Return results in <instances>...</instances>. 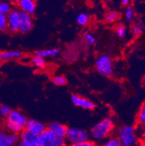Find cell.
Returning <instances> with one entry per match:
<instances>
[{
    "mask_svg": "<svg viewBox=\"0 0 145 146\" xmlns=\"http://www.w3.org/2000/svg\"><path fill=\"white\" fill-rule=\"evenodd\" d=\"M28 118L22 111L13 110L9 116L5 119V127L7 131L10 133L21 134L26 130Z\"/></svg>",
    "mask_w": 145,
    "mask_h": 146,
    "instance_id": "cell-1",
    "label": "cell"
},
{
    "mask_svg": "<svg viewBox=\"0 0 145 146\" xmlns=\"http://www.w3.org/2000/svg\"><path fill=\"white\" fill-rule=\"evenodd\" d=\"M115 129V123L113 119L107 117L93 126L90 132V136L97 143L107 140L111 136Z\"/></svg>",
    "mask_w": 145,
    "mask_h": 146,
    "instance_id": "cell-2",
    "label": "cell"
},
{
    "mask_svg": "<svg viewBox=\"0 0 145 146\" xmlns=\"http://www.w3.org/2000/svg\"><path fill=\"white\" fill-rule=\"evenodd\" d=\"M116 136L119 138L122 146H138L139 137L136 129L131 125H123L117 129Z\"/></svg>",
    "mask_w": 145,
    "mask_h": 146,
    "instance_id": "cell-3",
    "label": "cell"
},
{
    "mask_svg": "<svg viewBox=\"0 0 145 146\" xmlns=\"http://www.w3.org/2000/svg\"><path fill=\"white\" fill-rule=\"evenodd\" d=\"M40 140L42 146H66L67 140L66 137L60 136L46 129L40 135Z\"/></svg>",
    "mask_w": 145,
    "mask_h": 146,
    "instance_id": "cell-4",
    "label": "cell"
},
{
    "mask_svg": "<svg viewBox=\"0 0 145 146\" xmlns=\"http://www.w3.org/2000/svg\"><path fill=\"white\" fill-rule=\"evenodd\" d=\"M95 67L97 72L104 76H110L113 74V62L109 55H102L96 60Z\"/></svg>",
    "mask_w": 145,
    "mask_h": 146,
    "instance_id": "cell-5",
    "label": "cell"
},
{
    "mask_svg": "<svg viewBox=\"0 0 145 146\" xmlns=\"http://www.w3.org/2000/svg\"><path fill=\"white\" fill-rule=\"evenodd\" d=\"M90 134L81 128L70 127L68 128L66 135V139L69 144L71 143H79L89 140Z\"/></svg>",
    "mask_w": 145,
    "mask_h": 146,
    "instance_id": "cell-6",
    "label": "cell"
},
{
    "mask_svg": "<svg viewBox=\"0 0 145 146\" xmlns=\"http://www.w3.org/2000/svg\"><path fill=\"white\" fill-rule=\"evenodd\" d=\"M17 146H42L40 136L24 130L20 134V141Z\"/></svg>",
    "mask_w": 145,
    "mask_h": 146,
    "instance_id": "cell-7",
    "label": "cell"
},
{
    "mask_svg": "<svg viewBox=\"0 0 145 146\" xmlns=\"http://www.w3.org/2000/svg\"><path fill=\"white\" fill-rule=\"evenodd\" d=\"M7 23L8 30L12 33H17L20 31L21 18L20 11L16 9H12L11 11L7 15Z\"/></svg>",
    "mask_w": 145,
    "mask_h": 146,
    "instance_id": "cell-8",
    "label": "cell"
},
{
    "mask_svg": "<svg viewBox=\"0 0 145 146\" xmlns=\"http://www.w3.org/2000/svg\"><path fill=\"white\" fill-rule=\"evenodd\" d=\"M20 141V135L10 133L5 129H0V146H17Z\"/></svg>",
    "mask_w": 145,
    "mask_h": 146,
    "instance_id": "cell-9",
    "label": "cell"
},
{
    "mask_svg": "<svg viewBox=\"0 0 145 146\" xmlns=\"http://www.w3.org/2000/svg\"><path fill=\"white\" fill-rule=\"evenodd\" d=\"M71 101L75 106L85 110H93L95 108V104L91 100L77 94L71 95Z\"/></svg>",
    "mask_w": 145,
    "mask_h": 146,
    "instance_id": "cell-10",
    "label": "cell"
},
{
    "mask_svg": "<svg viewBox=\"0 0 145 146\" xmlns=\"http://www.w3.org/2000/svg\"><path fill=\"white\" fill-rule=\"evenodd\" d=\"M20 18H21L20 32L22 34H27L30 32L34 26V22L31 15L28 13L20 11Z\"/></svg>",
    "mask_w": 145,
    "mask_h": 146,
    "instance_id": "cell-11",
    "label": "cell"
},
{
    "mask_svg": "<svg viewBox=\"0 0 145 146\" xmlns=\"http://www.w3.org/2000/svg\"><path fill=\"white\" fill-rule=\"evenodd\" d=\"M46 129L47 128L44 123L36 119H28L26 127L27 131L38 135H42Z\"/></svg>",
    "mask_w": 145,
    "mask_h": 146,
    "instance_id": "cell-12",
    "label": "cell"
},
{
    "mask_svg": "<svg viewBox=\"0 0 145 146\" xmlns=\"http://www.w3.org/2000/svg\"><path fill=\"white\" fill-rule=\"evenodd\" d=\"M16 5L21 12L28 13L30 15L35 13L36 8V5L34 0H18Z\"/></svg>",
    "mask_w": 145,
    "mask_h": 146,
    "instance_id": "cell-13",
    "label": "cell"
},
{
    "mask_svg": "<svg viewBox=\"0 0 145 146\" xmlns=\"http://www.w3.org/2000/svg\"><path fill=\"white\" fill-rule=\"evenodd\" d=\"M47 129L52 132H54L56 135L63 137H66V132H67L68 130V127L65 124L55 121L50 123L48 126Z\"/></svg>",
    "mask_w": 145,
    "mask_h": 146,
    "instance_id": "cell-14",
    "label": "cell"
},
{
    "mask_svg": "<svg viewBox=\"0 0 145 146\" xmlns=\"http://www.w3.org/2000/svg\"><path fill=\"white\" fill-rule=\"evenodd\" d=\"M60 50L58 48H48L38 50L35 55L46 59V58H57L60 55Z\"/></svg>",
    "mask_w": 145,
    "mask_h": 146,
    "instance_id": "cell-15",
    "label": "cell"
},
{
    "mask_svg": "<svg viewBox=\"0 0 145 146\" xmlns=\"http://www.w3.org/2000/svg\"><path fill=\"white\" fill-rule=\"evenodd\" d=\"M23 57V53L17 50L0 52V60H9L13 59H20Z\"/></svg>",
    "mask_w": 145,
    "mask_h": 146,
    "instance_id": "cell-16",
    "label": "cell"
},
{
    "mask_svg": "<svg viewBox=\"0 0 145 146\" xmlns=\"http://www.w3.org/2000/svg\"><path fill=\"white\" fill-rule=\"evenodd\" d=\"M31 63L34 65L35 67L37 68H44L46 66V59L42 58V57L38 56V55H34L31 57Z\"/></svg>",
    "mask_w": 145,
    "mask_h": 146,
    "instance_id": "cell-17",
    "label": "cell"
},
{
    "mask_svg": "<svg viewBox=\"0 0 145 146\" xmlns=\"http://www.w3.org/2000/svg\"><path fill=\"white\" fill-rule=\"evenodd\" d=\"M104 146H122L121 143L120 141L119 138L115 136H110L105 140V142L103 144Z\"/></svg>",
    "mask_w": 145,
    "mask_h": 146,
    "instance_id": "cell-18",
    "label": "cell"
},
{
    "mask_svg": "<svg viewBox=\"0 0 145 146\" xmlns=\"http://www.w3.org/2000/svg\"><path fill=\"white\" fill-rule=\"evenodd\" d=\"M83 39L88 45L94 46L97 42L96 36L91 32H86L83 34Z\"/></svg>",
    "mask_w": 145,
    "mask_h": 146,
    "instance_id": "cell-19",
    "label": "cell"
},
{
    "mask_svg": "<svg viewBox=\"0 0 145 146\" xmlns=\"http://www.w3.org/2000/svg\"><path fill=\"white\" fill-rule=\"evenodd\" d=\"M52 83L54 84V85L58 86V87L65 86L68 83V80L66 77L62 75L54 76L52 79Z\"/></svg>",
    "mask_w": 145,
    "mask_h": 146,
    "instance_id": "cell-20",
    "label": "cell"
},
{
    "mask_svg": "<svg viewBox=\"0 0 145 146\" xmlns=\"http://www.w3.org/2000/svg\"><path fill=\"white\" fill-rule=\"evenodd\" d=\"M136 121H137L138 124H145V102L142 103L139 111H138Z\"/></svg>",
    "mask_w": 145,
    "mask_h": 146,
    "instance_id": "cell-21",
    "label": "cell"
},
{
    "mask_svg": "<svg viewBox=\"0 0 145 146\" xmlns=\"http://www.w3.org/2000/svg\"><path fill=\"white\" fill-rule=\"evenodd\" d=\"M12 5L6 1H0V14L7 15L12 10Z\"/></svg>",
    "mask_w": 145,
    "mask_h": 146,
    "instance_id": "cell-22",
    "label": "cell"
},
{
    "mask_svg": "<svg viewBox=\"0 0 145 146\" xmlns=\"http://www.w3.org/2000/svg\"><path fill=\"white\" fill-rule=\"evenodd\" d=\"M119 17L120 15L116 12H110L109 13H107V15L105 16V21L107 23H113L114 22L118 21Z\"/></svg>",
    "mask_w": 145,
    "mask_h": 146,
    "instance_id": "cell-23",
    "label": "cell"
},
{
    "mask_svg": "<svg viewBox=\"0 0 145 146\" xmlns=\"http://www.w3.org/2000/svg\"><path fill=\"white\" fill-rule=\"evenodd\" d=\"M76 21L80 26H84L88 24V23L89 21V15L86 13H81L77 16Z\"/></svg>",
    "mask_w": 145,
    "mask_h": 146,
    "instance_id": "cell-24",
    "label": "cell"
},
{
    "mask_svg": "<svg viewBox=\"0 0 145 146\" xmlns=\"http://www.w3.org/2000/svg\"><path fill=\"white\" fill-rule=\"evenodd\" d=\"M13 111L11 108L6 104H0V116L6 119Z\"/></svg>",
    "mask_w": 145,
    "mask_h": 146,
    "instance_id": "cell-25",
    "label": "cell"
},
{
    "mask_svg": "<svg viewBox=\"0 0 145 146\" xmlns=\"http://www.w3.org/2000/svg\"><path fill=\"white\" fill-rule=\"evenodd\" d=\"M136 129V132H137L140 141L145 142V124H138Z\"/></svg>",
    "mask_w": 145,
    "mask_h": 146,
    "instance_id": "cell-26",
    "label": "cell"
},
{
    "mask_svg": "<svg viewBox=\"0 0 145 146\" xmlns=\"http://www.w3.org/2000/svg\"><path fill=\"white\" fill-rule=\"evenodd\" d=\"M8 30L7 23L6 15L0 14V32H5Z\"/></svg>",
    "mask_w": 145,
    "mask_h": 146,
    "instance_id": "cell-27",
    "label": "cell"
},
{
    "mask_svg": "<svg viewBox=\"0 0 145 146\" xmlns=\"http://www.w3.org/2000/svg\"><path fill=\"white\" fill-rule=\"evenodd\" d=\"M115 31H116L117 36L120 38H124V37H126V34H127L126 28L123 25H119V26H117Z\"/></svg>",
    "mask_w": 145,
    "mask_h": 146,
    "instance_id": "cell-28",
    "label": "cell"
},
{
    "mask_svg": "<svg viewBox=\"0 0 145 146\" xmlns=\"http://www.w3.org/2000/svg\"><path fill=\"white\" fill-rule=\"evenodd\" d=\"M125 18L127 21H131V20L134 18V10L133 9L131 8V7H126V10H125Z\"/></svg>",
    "mask_w": 145,
    "mask_h": 146,
    "instance_id": "cell-29",
    "label": "cell"
},
{
    "mask_svg": "<svg viewBox=\"0 0 145 146\" xmlns=\"http://www.w3.org/2000/svg\"><path fill=\"white\" fill-rule=\"evenodd\" d=\"M142 31L143 30H142V27L139 25H134L132 27V34L135 37H138L142 35Z\"/></svg>",
    "mask_w": 145,
    "mask_h": 146,
    "instance_id": "cell-30",
    "label": "cell"
},
{
    "mask_svg": "<svg viewBox=\"0 0 145 146\" xmlns=\"http://www.w3.org/2000/svg\"><path fill=\"white\" fill-rule=\"evenodd\" d=\"M66 146H94V143L89 140H88V141L83 142V143H71V144L67 145Z\"/></svg>",
    "mask_w": 145,
    "mask_h": 146,
    "instance_id": "cell-31",
    "label": "cell"
},
{
    "mask_svg": "<svg viewBox=\"0 0 145 146\" xmlns=\"http://www.w3.org/2000/svg\"><path fill=\"white\" fill-rule=\"evenodd\" d=\"M131 0H121L122 5H125V6H127V5H129Z\"/></svg>",
    "mask_w": 145,
    "mask_h": 146,
    "instance_id": "cell-32",
    "label": "cell"
},
{
    "mask_svg": "<svg viewBox=\"0 0 145 146\" xmlns=\"http://www.w3.org/2000/svg\"><path fill=\"white\" fill-rule=\"evenodd\" d=\"M138 146H145V142L144 141H139Z\"/></svg>",
    "mask_w": 145,
    "mask_h": 146,
    "instance_id": "cell-33",
    "label": "cell"
},
{
    "mask_svg": "<svg viewBox=\"0 0 145 146\" xmlns=\"http://www.w3.org/2000/svg\"><path fill=\"white\" fill-rule=\"evenodd\" d=\"M94 146H104L103 144L100 143H94Z\"/></svg>",
    "mask_w": 145,
    "mask_h": 146,
    "instance_id": "cell-34",
    "label": "cell"
},
{
    "mask_svg": "<svg viewBox=\"0 0 145 146\" xmlns=\"http://www.w3.org/2000/svg\"><path fill=\"white\" fill-rule=\"evenodd\" d=\"M142 83H143V86L145 87V75L144 76L143 79H142Z\"/></svg>",
    "mask_w": 145,
    "mask_h": 146,
    "instance_id": "cell-35",
    "label": "cell"
},
{
    "mask_svg": "<svg viewBox=\"0 0 145 146\" xmlns=\"http://www.w3.org/2000/svg\"><path fill=\"white\" fill-rule=\"evenodd\" d=\"M0 1H2V0H0Z\"/></svg>",
    "mask_w": 145,
    "mask_h": 146,
    "instance_id": "cell-36",
    "label": "cell"
}]
</instances>
